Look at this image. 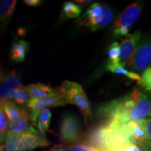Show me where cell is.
I'll list each match as a JSON object with an SVG mask.
<instances>
[{
  "label": "cell",
  "instance_id": "obj_1",
  "mask_svg": "<svg viewBox=\"0 0 151 151\" xmlns=\"http://www.w3.org/2000/svg\"><path fill=\"white\" fill-rule=\"evenodd\" d=\"M97 115L109 120L127 123L151 118V101L146 94L136 90L124 97L103 104Z\"/></svg>",
  "mask_w": 151,
  "mask_h": 151
},
{
  "label": "cell",
  "instance_id": "obj_2",
  "mask_svg": "<svg viewBox=\"0 0 151 151\" xmlns=\"http://www.w3.org/2000/svg\"><path fill=\"white\" fill-rule=\"evenodd\" d=\"M113 15L106 5L94 3L78 20L81 26H85L92 32L106 27L112 22Z\"/></svg>",
  "mask_w": 151,
  "mask_h": 151
},
{
  "label": "cell",
  "instance_id": "obj_3",
  "mask_svg": "<svg viewBox=\"0 0 151 151\" xmlns=\"http://www.w3.org/2000/svg\"><path fill=\"white\" fill-rule=\"evenodd\" d=\"M60 88L66 103L76 106L86 120L91 118L90 102L81 86L76 82L64 81Z\"/></svg>",
  "mask_w": 151,
  "mask_h": 151
},
{
  "label": "cell",
  "instance_id": "obj_4",
  "mask_svg": "<svg viewBox=\"0 0 151 151\" xmlns=\"http://www.w3.org/2000/svg\"><path fill=\"white\" fill-rule=\"evenodd\" d=\"M124 62L136 72L146 70L151 62V33L141 37L135 50Z\"/></svg>",
  "mask_w": 151,
  "mask_h": 151
},
{
  "label": "cell",
  "instance_id": "obj_5",
  "mask_svg": "<svg viewBox=\"0 0 151 151\" xmlns=\"http://www.w3.org/2000/svg\"><path fill=\"white\" fill-rule=\"evenodd\" d=\"M81 138V125L78 117L71 113L62 116L60 127V139L65 144H77Z\"/></svg>",
  "mask_w": 151,
  "mask_h": 151
},
{
  "label": "cell",
  "instance_id": "obj_6",
  "mask_svg": "<svg viewBox=\"0 0 151 151\" xmlns=\"http://www.w3.org/2000/svg\"><path fill=\"white\" fill-rule=\"evenodd\" d=\"M109 145L111 151H119L131 143L127 131V123L110 120L108 124Z\"/></svg>",
  "mask_w": 151,
  "mask_h": 151
},
{
  "label": "cell",
  "instance_id": "obj_7",
  "mask_svg": "<svg viewBox=\"0 0 151 151\" xmlns=\"http://www.w3.org/2000/svg\"><path fill=\"white\" fill-rule=\"evenodd\" d=\"M62 93L50 96V97L43 98V99H35L32 98L28 102L27 106L29 109L30 116L32 122L37 124V119L40 112L43 109H48L49 107L61 106L66 104Z\"/></svg>",
  "mask_w": 151,
  "mask_h": 151
},
{
  "label": "cell",
  "instance_id": "obj_8",
  "mask_svg": "<svg viewBox=\"0 0 151 151\" xmlns=\"http://www.w3.org/2000/svg\"><path fill=\"white\" fill-rule=\"evenodd\" d=\"M50 145L46 135L32 127L28 131L21 134L17 151H29L39 147Z\"/></svg>",
  "mask_w": 151,
  "mask_h": 151
},
{
  "label": "cell",
  "instance_id": "obj_9",
  "mask_svg": "<svg viewBox=\"0 0 151 151\" xmlns=\"http://www.w3.org/2000/svg\"><path fill=\"white\" fill-rule=\"evenodd\" d=\"M20 76L15 70L9 71L1 77L0 98L1 103L10 101L15 92L20 88Z\"/></svg>",
  "mask_w": 151,
  "mask_h": 151
},
{
  "label": "cell",
  "instance_id": "obj_10",
  "mask_svg": "<svg viewBox=\"0 0 151 151\" xmlns=\"http://www.w3.org/2000/svg\"><path fill=\"white\" fill-rule=\"evenodd\" d=\"M86 144L99 151H111L108 125L99 126L92 129L87 135Z\"/></svg>",
  "mask_w": 151,
  "mask_h": 151
},
{
  "label": "cell",
  "instance_id": "obj_11",
  "mask_svg": "<svg viewBox=\"0 0 151 151\" xmlns=\"http://www.w3.org/2000/svg\"><path fill=\"white\" fill-rule=\"evenodd\" d=\"M143 4L142 2H135L126 7L121 14L119 15V16L115 20V27H129L139 18L143 10Z\"/></svg>",
  "mask_w": 151,
  "mask_h": 151
},
{
  "label": "cell",
  "instance_id": "obj_12",
  "mask_svg": "<svg viewBox=\"0 0 151 151\" xmlns=\"http://www.w3.org/2000/svg\"><path fill=\"white\" fill-rule=\"evenodd\" d=\"M127 127L131 143L137 145L142 150L147 137L143 120L130 121L127 123Z\"/></svg>",
  "mask_w": 151,
  "mask_h": 151
},
{
  "label": "cell",
  "instance_id": "obj_13",
  "mask_svg": "<svg viewBox=\"0 0 151 151\" xmlns=\"http://www.w3.org/2000/svg\"><path fill=\"white\" fill-rule=\"evenodd\" d=\"M141 32L137 30L134 33L128 35L120 45V55L118 57V62H122L131 55L138 43L141 39Z\"/></svg>",
  "mask_w": 151,
  "mask_h": 151
},
{
  "label": "cell",
  "instance_id": "obj_14",
  "mask_svg": "<svg viewBox=\"0 0 151 151\" xmlns=\"http://www.w3.org/2000/svg\"><path fill=\"white\" fill-rule=\"evenodd\" d=\"M32 98L43 99L61 93V88H52L49 85L43 83H33L26 86Z\"/></svg>",
  "mask_w": 151,
  "mask_h": 151
},
{
  "label": "cell",
  "instance_id": "obj_15",
  "mask_svg": "<svg viewBox=\"0 0 151 151\" xmlns=\"http://www.w3.org/2000/svg\"><path fill=\"white\" fill-rule=\"evenodd\" d=\"M31 116L26 111L16 120L9 122V131L16 134H22L31 129L33 126L30 123Z\"/></svg>",
  "mask_w": 151,
  "mask_h": 151
},
{
  "label": "cell",
  "instance_id": "obj_16",
  "mask_svg": "<svg viewBox=\"0 0 151 151\" xmlns=\"http://www.w3.org/2000/svg\"><path fill=\"white\" fill-rule=\"evenodd\" d=\"M29 45L27 41L20 40L14 43L10 50V58L16 62H22L25 60Z\"/></svg>",
  "mask_w": 151,
  "mask_h": 151
},
{
  "label": "cell",
  "instance_id": "obj_17",
  "mask_svg": "<svg viewBox=\"0 0 151 151\" xmlns=\"http://www.w3.org/2000/svg\"><path fill=\"white\" fill-rule=\"evenodd\" d=\"M125 67V63L124 62H109V63L106 65V69L111 72L116 73V74H121L124 76L127 77L132 80L137 81L140 83L141 77L138 73L133 72V71H128L127 69L124 68Z\"/></svg>",
  "mask_w": 151,
  "mask_h": 151
},
{
  "label": "cell",
  "instance_id": "obj_18",
  "mask_svg": "<svg viewBox=\"0 0 151 151\" xmlns=\"http://www.w3.org/2000/svg\"><path fill=\"white\" fill-rule=\"evenodd\" d=\"M16 3V0H1L0 1V16L1 24L4 27L8 25L15 10Z\"/></svg>",
  "mask_w": 151,
  "mask_h": 151
},
{
  "label": "cell",
  "instance_id": "obj_19",
  "mask_svg": "<svg viewBox=\"0 0 151 151\" xmlns=\"http://www.w3.org/2000/svg\"><path fill=\"white\" fill-rule=\"evenodd\" d=\"M1 108L3 109L5 114L6 115L9 122L16 120L23 114L24 111L23 109H20L18 104L11 101L1 103Z\"/></svg>",
  "mask_w": 151,
  "mask_h": 151
},
{
  "label": "cell",
  "instance_id": "obj_20",
  "mask_svg": "<svg viewBox=\"0 0 151 151\" xmlns=\"http://www.w3.org/2000/svg\"><path fill=\"white\" fill-rule=\"evenodd\" d=\"M51 112L48 109H43L40 112L37 119V126L38 130L41 133L46 134L51 122Z\"/></svg>",
  "mask_w": 151,
  "mask_h": 151
},
{
  "label": "cell",
  "instance_id": "obj_21",
  "mask_svg": "<svg viewBox=\"0 0 151 151\" xmlns=\"http://www.w3.org/2000/svg\"><path fill=\"white\" fill-rule=\"evenodd\" d=\"M81 8L76 3L67 1L62 6V15L67 18H76L80 16Z\"/></svg>",
  "mask_w": 151,
  "mask_h": 151
},
{
  "label": "cell",
  "instance_id": "obj_22",
  "mask_svg": "<svg viewBox=\"0 0 151 151\" xmlns=\"http://www.w3.org/2000/svg\"><path fill=\"white\" fill-rule=\"evenodd\" d=\"M32 97L30 95L29 92L27 89V88L23 86H21L19 88L18 90L15 92V93L13 95V101L16 104L23 106L27 105L28 102L31 100Z\"/></svg>",
  "mask_w": 151,
  "mask_h": 151
},
{
  "label": "cell",
  "instance_id": "obj_23",
  "mask_svg": "<svg viewBox=\"0 0 151 151\" xmlns=\"http://www.w3.org/2000/svg\"><path fill=\"white\" fill-rule=\"evenodd\" d=\"M20 137L21 134H16L9 131L4 143V151H17Z\"/></svg>",
  "mask_w": 151,
  "mask_h": 151
},
{
  "label": "cell",
  "instance_id": "obj_24",
  "mask_svg": "<svg viewBox=\"0 0 151 151\" xmlns=\"http://www.w3.org/2000/svg\"><path fill=\"white\" fill-rule=\"evenodd\" d=\"M9 120L4 111L1 108L0 110V137H1V143H4L7 133L9 132Z\"/></svg>",
  "mask_w": 151,
  "mask_h": 151
},
{
  "label": "cell",
  "instance_id": "obj_25",
  "mask_svg": "<svg viewBox=\"0 0 151 151\" xmlns=\"http://www.w3.org/2000/svg\"><path fill=\"white\" fill-rule=\"evenodd\" d=\"M143 122L147 137L142 151H151V118L143 119Z\"/></svg>",
  "mask_w": 151,
  "mask_h": 151
},
{
  "label": "cell",
  "instance_id": "obj_26",
  "mask_svg": "<svg viewBox=\"0 0 151 151\" xmlns=\"http://www.w3.org/2000/svg\"><path fill=\"white\" fill-rule=\"evenodd\" d=\"M120 55V45L118 42H114L109 46L108 50V56L109 58V62H118V57Z\"/></svg>",
  "mask_w": 151,
  "mask_h": 151
},
{
  "label": "cell",
  "instance_id": "obj_27",
  "mask_svg": "<svg viewBox=\"0 0 151 151\" xmlns=\"http://www.w3.org/2000/svg\"><path fill=\"white\" fill-rule=\"evenodd\" d=\"M140 84L146 90L151 91V67L147 68L143 71Z\"/></svg>",
  "mask_w": 151,
  "mask_h": 151
},
{
  "label": "cell",
  "instance_id": "obj_28",
  "mask_svg": "<svg viewBox=\"0 0 151 151\" xmlns=\"http://www.w3.org/2000/svg\"><path fill=\"white\" fill-rule=\"evenodd\" d=\"M67 148L69 151H99L86 143H80V144L77 143V144L70 145V146H67Z\"/></svg>",
  "mask_w": 151,
  "mask_h": 151
},
{
  "label": "cell",
  "instance_id": "obj_29",
  "mask_svg": "<svg viewBox=\"0 0 151 151\" xmlns=\"http://www.w3.org/2000/svg\"><path fill=\"white\" fill-rule=\"evenodd\" d=\"M129 27H120L116 28L113 31V35H114L115 37L118 38L120 37H124V36L128 35V33H129Z\"/></svg>",
  "mask_w": 151,
  "mask_h": 151
},
{
  "label": "cell",
  "instance_id": "obj_30",
  "mask_svg": "<svg viewBox=\"0 0 151 151\" xmlns=\"http://www.w3.org/2000/svg\"><path fill=\"white\" fill-rule=\"evenodd\" d=\"M119 151H142V150L137 145L131 143L127 145V146H124Z\"/></svg>",
  "mask_w": 151,
  "mask_h": 151
},
{
  "label": "cell",
  "instance_id": "obj_31",
  "mask_svg": "<svg viewBox=\"0 0 151 151\" xmlns=\"http://www.w3.org/2000/svg\"><path fill=\"white\" fill-rule=\"evenodd\" d=\"M23 2L29 6H37L42 3V1L41 0H25Z\"/></svg>",
  "mask_w": 151,
  "mask_h": 151
},
{
  "label": "cell",
  "instance_id": "obj_32",
  "mask_svg": "<svg viewBox=\"0 0 151 151\" xmlns=\"http://www.w3.org/2000/svg\"><path fill=\"white\" fill-rule=\"evenodd\" d=\"M50 151H69L67 147L63 146H54L50 149Z\"/></svg>",
  "mask_w": 151,
  "mask_h": 151
},
{
  "label": "cell",
  "instance_id": "obj_33",
  "mask_svg": "<svg viewBox=\"0 0 151 151\" xmlns=\"http://www.w3.org/2000/svg\"><path fill=\"white\" fill-rule=\"evenodd\" d=\"M76 4H88L89 3H91L92 1L91 0H77V1H76Z\"/></svg>",
  "mask_w": 151,
  "mask_h": 151
}]
</instances>
